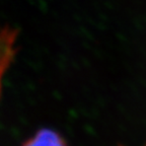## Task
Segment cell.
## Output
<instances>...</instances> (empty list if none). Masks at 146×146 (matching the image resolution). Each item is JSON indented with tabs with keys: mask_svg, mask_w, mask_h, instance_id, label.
<instances>
[{
	"mask_svg": "<svg viewBox=\"0 0 146 146\" xmlns=\"http://www.w3.org/2000/svg\"><path fill=\"white\" fill-rule=\"evenodd\" d=\"M23 146H68L59 133L51 129H42Z\"/></svg>",
	"mask_w": 146,
	"mask_h": 146,
	"instance_id": "2",
	"label": "cell"
},
{
	"mask_svg": "<svg viewBox=\"0 0 146 146\" xmlns=\"http://www.w3.org/2000/svg\"><path fill=\"white\" fill-rule=\"evenodd\" d=\"M15 36V31L10 30L8 27L4 29L0 33V88H1V79L15 53L13 48Z\"/></svg>",
	"mask_w": 146,
	"mask_h": 146,
	"instance_id": "1",
	"label": "cell"
}]
</instances>
